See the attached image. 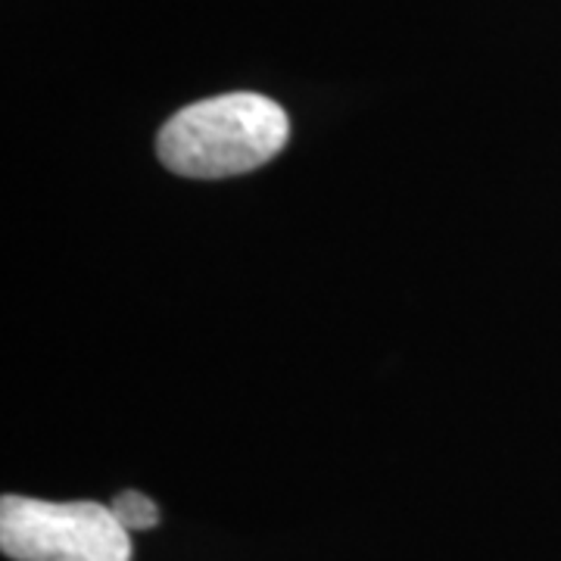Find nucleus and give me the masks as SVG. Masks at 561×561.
I'll list each match as a JSON object with an SVG mask.
<instances>
[{
  "label": "nucleus",
  "mask_w": 561,
  "mask_h": 561,
  "mask_svg": "<svg viewBox=\"0 0 561 561\" xmlns=\"http://www.w3.org/2000/svg\"><path fill=\"white\" fill-rule=\"evenodd\" d=\"M290 140L284 106L253 91L191 103L157 135V157L181 179H234L272 162Z\"/></svg>",
  "instance_id": "f257e3e1"
},
{
  "label": "nucleus",
  "mask_w": 561,
  "mask_h": 561,
  "mask_svg": "<svg viewBox=\"0 0 561 561\" xmlns=\"http://www.w3.org/2000/svg\"><path fill=\"white\" fill-rule=\"evenodd\" d=\"M0 549L13 561H131V534L101 502L0 500Z\"/></svg>",
  "instance_id": "f03ea898"
},
{
  "label": "nucleus",
  "mask_w": 561,
  "mask_h": 561,
  "mask_svg": "<svg viewBox=\"0 0 561 561\" xmlns=\"http://www.w3.org/2000/svg\"><path fill=\"white\" fill-rule=\"evenodd\" d=\"M110 508H113L116 522H119L128 534H131V530H150V527L160 524V508H157V502L150 500V496H144V493H135V490L119 493Z\"/></svg>",
  "instance_id": "7ed1b4c3"
}]
</instances>
